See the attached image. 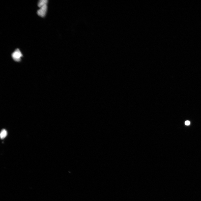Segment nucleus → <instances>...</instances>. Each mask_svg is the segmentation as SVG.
<instances>
[{"mask_svg": "<svg viewBox=\"0 0 201 201\" xmlns=\"http://www.w3.org/2000/svg\"><path fill=\"white\" fill-rule=\"evenodd\" d=\"M47 10V5L40 8L37 12L38 15L41 17H45Z\"/></svg>", "mask_w": 201, "mask_h": 201, "instance_id": "obj_2", "label": "nucleus"}, {"mask_svg": "<svg viewBox=\"0 0 201 201\" xmlns=\"http://www.w3.org/2000/svg\"><path fill=\"white\" fill-rule=\"evenodd\" d=\"M190 124V122L189 121H187L185 123V124L187 126H188V125H189Z\"/></svg>", "mask_w": 201, "mask_h": 201, "instance_id": "obj_5", "label": "nucleus"}, {"mask_svg": "<svg viewBox=\"0 0 201 201\" xmlns=\"http://www.w3.org/2000/svg\"><path fill=\"white\" fill-rule=\"evenodd\" d=\"M7 134V130L5 129H3L2 130L0 134V136L1 139H3L6 137Z\"/></svg>", "mask_w": 201, "mask_h": 201, "instance_id": "obj_4", "label": "nucleus"}, {"mask_svg": "<svg viewBox=\"0 0 201 201\" xmlns=\"http://www.w3.org/2000/svg\"><path fill=\"white\" fill-rule=\"evenodd\" d=\"M12 56L14 61L16 62H19L21 60V58L23 55L19 49H17L12 53Z\"/></svg>", "mask_w": 201, "mask_h": 201, "instance_id": "obj_1", "label": "nucleus"}, {"mask_svg": "<svg viewBox=\"0 0 201 201\" xmlns=\"http://www.w3.org/2000/svg\"><path fill=\"white\" fill-rule=\"evenodd\" d=\"M48 2L47 0H41L39 1L38 3V6L40 8L45 5H46Z\"/></svg>", "mask_w": 201, "mask_h": 201, "instance_id": "obj_3", "label": "nucleus"}]
</instances>
